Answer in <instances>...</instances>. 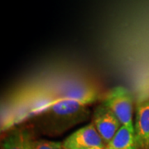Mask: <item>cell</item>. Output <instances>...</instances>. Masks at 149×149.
I'll list each match as a JSON object with an SVG mask.
<instances>
[{
	"mask_svg": "<svg viewBox=\"0 0 149 149\" xmlns=\"http://www.w3.org/2000/svg\"><path fill=\"white\" fill-rule=\"evenodd\" d=\"M105 146L92 122L77 129L63 141L64 149H91L95 147L105 148Z\"/></svg>",
	"mask_w": 149,
	"mask_h": 149,
	"instance_id": "3957f363",
	"label": "cell"
},
{
	"mask_svg": "<svg viewBox=\"0 0 149 149\" xmlns=\"http://www.w3.org/2000/svg\"><path fill=\"white\" fill-rule=\"evenodd\" d=\"M133 127L138 149H149V100L137 104Z\"/></svg>",
	"mask_w": 149,
	"mask_h": 149,
	"instance_id": "5b68a950",
	"label": "cell"
},
{
	"mask_svg": "<svg viewBox=\"0 0 149 149\" xmlns=\"http://www.w3.org/2000/svg\"><path fill=\"white\" fill-rule=\"evenodd\" d=\"M103 104L117 117L122 125L133 128V97L123 86H116L107 93Z\"/></svg>",
	"mask_w": 149,
	"mask_h": 149,
	"instance_id": "7a4b0ae2",
	"label": "cell"
},
{
	"mask_svg": "<svg viewBox=\"0 0 149 149\" xmlns=\"http://www.w3.org/2000/svg\"><path fill=\"white\" fill-rule=\"evenodd\" d=\"M105 149H138L134 128L122 125Z\"/></svg>",
	"mask_w": 149,
	"mask_h": 149,
	"instance_id": "52a82bcc",
	"label": "cell"
},
{
	"mask_svg": "<svg viewBox=\"0 0 149 149\" xmlns=\"http://www.w3.org/2000/svg\"><path fill=\"white\" fill-rule=\"evenodd\" d=\"M91 149H105V148H101V147H95V148H92Z\"/></svg>",
	"mask_w": 149,
	"mask_h": 149,
	"instance_id": "9c48e42d",
	"label": "cell"
},
{
	"mask_svg": "<svg viewBox=\"0 0 149 149\" xmlns=\"http://www.w3.org/2000/svg\"><path fill=\"white\" fill-rule=\"evenodd\" d=\"M92 120L105 145L111 141L122 126L117 117L104 104L96 107L93 113Z\"/></svg>",
	"mask_w": 149,
	"mask_h": 149,
	"instance_id": "277c9868",
	"label": "cell"
},
{
	"mask_svg": "<svg viewBox=\"0 0 149 149\" xmlns=\"http://www.w3.org/2000/svg\"><path fill=\"white\" fill-rule=\"evenodd\" d=\"M32 142L31 133L27 128H16L3 139L1 149H34Z\"/></svg>",
	"mask_w": 149,
	"mask_h": 149,
	"instance_id": "8992f818",
	"label": "cell"
},
{
	"mask_svg": "<svg viewBox=\"0 0 149 149\" xmlns=\"http://www.w3.org/2000/svg\"><path fill=\"white\" fill-rule=\"evenodd\" d=\"M91 117L86 103L78 99H64L54 102L35 118L36 128L42 134L56 136L85 122Z\"/></svg>",
	"mask_w": 149,
	"mask_h": 149,
	"instance_id": "6da1fadb",
	"label": "cell"
},
{
	"mask_svg": "<svg viewBox=\"0 0 149 149\" xmlns=\"http://www.w3.org/2000/svg\"><path fill=\"white\" fill-rule=\"evenodd\" d=\"M34 149H64L63 143L47 139H37L32 142Z\"/></svg>",
	"mask_w": 149,
	"mask_h": 149,
	"instance_id": "ba28073f",
	"label": "cell"
}]
</instances>
